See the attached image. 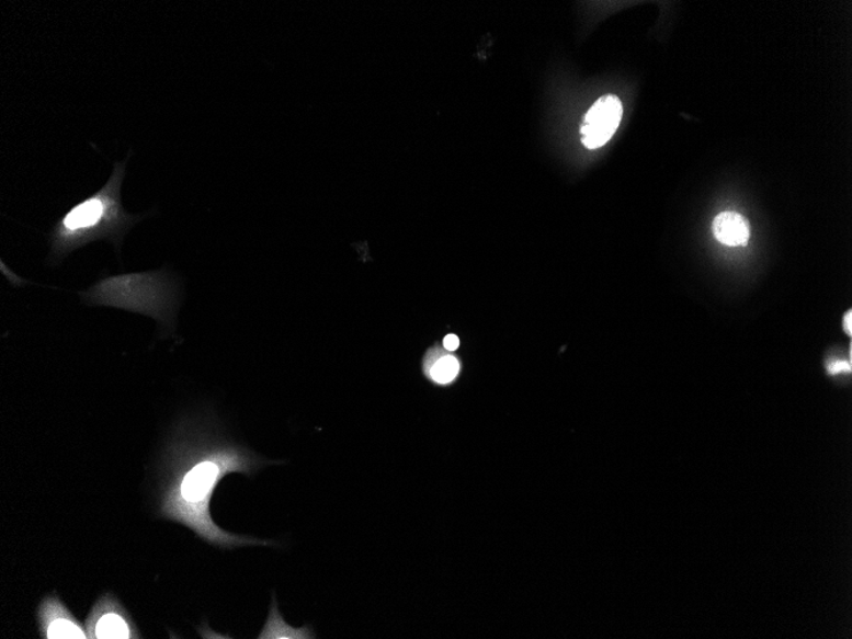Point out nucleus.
Returning a JSON list of instances; mask_svg holds the SVG:
<instances>
[{"label": "nucleus", "instance_id": "39448f33", "mask_svg": "<svg viewBox=\"0 0 852 639\" xmlns=\"http://www.w3.org/2000/svg\"><path fill=\"white\" fill-rule=\"evenodd\" d=\"M622 116L623 105L620 98L615 95L600 98L584 116L581 128L583 146L589 150L605 146L620 127Z\"/></svg>", "mask_w": 852, "mask_h": 639}, {"label": "nucleus", "instance_id": "9b49d317", "mask_svg": "<svg viewBox=\"0 0 852 639\" xmlns=\"http://www.w3.org/2000/svg\"><path fill=\"white\" fill-rule=\"evenodd\" d=\"M851 318H852V313H851V311H849V313L847 315L845 319H843V326L847 324V331H848L849 334H851V330H852V326H851L852 319Z\"/></svg>", "mask_w": 852, "mask_h": 639}, {"label": "nucleus", "instance_id": "7ed1b4c3", "mask_svg": "<svg viewBox=\"0 0 852 639\" xmlns=\"http://www.w3.org/2000/svg\"><path fill=\"white\" fill-rule=\"evenodd\" d=\"M177 279L167 269L133 272L100 279L81 298L90 306H106L145 315L171 326L178 301Z\"/></svg>", "mask_w": 852, "mask_h": 639}, {"label": "nucleus", "instance_id": "6e6552de", "mask_svg": "<svg viewBox=\"0 0 852 639\" xmlns=\"http://www.w3.org/2000/svg\"><path fill=\"white\" fill-rule=\"evenodd\" d=\"M459 363L455 356L445 355L433 363L429 368V376L436 384L448 385L458 376Z\"/></svg>", "mask_w": 852, "mask_h": 639}, {"label": "nucleus", "instance_id": "9d476101", "mask_svg": "<svg viewBox=\"0 0 852 639\" xmlns=\"http://www.w3.org/2000/svg\"><path fill=\"white\" fill-rule=\"evenodd\" d=\"M443 345L448 352H455L459 346V340L456 334H448V336L444 339Z\"/></svg>", "mask_w": 852, "mask_h": 639}, {"label": "nucleus", "instance_id": "f257e3e1", "mask_svg": "<svg viewBox=\"0 0 852 639\" xmlns=\"http://www.w3.org/2000/svg\"><path fill=\"white\" fill-rule=\"evenodd\" d=\"M261 466V461L241 448L191 449L170 446L160 481V516L184 525L203 541L218 548L236 549L250 545L271 547L272 541L225 532L216 525L211 513L214 494L225 477L236 472L249 475Z\"/></svg>", "mask_w": 852, "mask_h": 639}, {"label": "nucleus", "instance_id": "f03ea898", "mask_svg": "<svg viewBox=\"0 0 852 639\" xmlns=\"http://www.w3.org/2000/svg\"><path fill=\"white\" fill-rule=\"evenodd\" d=\"M132 153L124 161L114 162L111 178L98 192L78 202L54 224L49 233L53 264L99 240L111 241L120 251L124 237L146 216L128 214L122 204V186Z\"/></svg>", "mask_w": 852, "mask_h": 639}, {"label": "nucleus", "instance_id": "1a4fd4ad", "mask_svg": "<svg viewBox=\"0 0 852 639\" xmlns=\"http://www.w3.org/2000/svg\"><path fill=\"white\" fill-rule=\"evenodd\" d=\"M851 370V364L850 362H832L830 365H828V372L831 374H839L843 372H850Z\"/></svg>", "mask_w": 852, "mask_h": 639}, {"label": "nucleus", "instance_id": "20e7f679", "mask_svg": "<svg viewBox=\"0 0 852 639\" xmlns=\"http://www.w3.org/2000/svg\"><path fill=\"white\" fill-rule=\"evenodd\" d=\"M84 628L92 639H132L140 636L128 612L113 595L98 600Z\"/></svg>", "mask_w": 852, "mask_h": 639}, {"label": "nucleus", "instance_id": "0eeeda50", "mask_svg": "<svg viewBox=\"0 0 852 639\" xmlns=\"http://www.w3.org/2000/svg\"><path fill=\"white\" fill-rule=\"evenodd\" d=\"M713 230L720 243L729 247H745L750 238V226L745 216L723 213L715 218Z\"/></svg>", "mask_w": 852, "mask_h": 639}, {"label": "nucleus", "instance_id": "423d86ee", "mask_svg": "<svg viewBox=\"0 0 852 639\" xmlns=\"http://www.w3.org/2000/svg\"><path fill=\"white\" fill-rule=\"evenodd\" d=\"M38 629L43 638L84 639L89 638L86 628L70 613L60 598L54 595L45 597L37 611Z\"/></svg>", "mask_w": 852, "mask_h": 639}]
</instances>
